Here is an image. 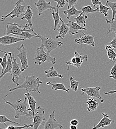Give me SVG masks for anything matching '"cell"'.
I'll return each mask as SVG.
<instances>
[{"label": "cell", "mask_w": 116, "mask_h": 129, "mask_svg": "<svg viewBox=\"0 0 116 129\" xmlns=\"http://www.w3.org/2000/svg\"><path fill=\"white\" fill-rule=\"evenodd\" d=\"M42 84V82L40 81V78H36L34 76L31 75V76H26L25 77V81L21 84H19L16 87L12 88L8 86L9 91L10 93L6 94L5 97H7L13 91L19 89H25L27 92H30L31 91L37 92L38 93L40 94L41 92L39 90V87L40 85Z\"/></svg>", "instance_id": "cell-1"}, {"label": "cell", "mask_w": 116, "mask_h": 129, "mask_svg": "<svg viewBox=\"0 0 116 129\" xmlns=\"http://www.w3.org/2000/svg\"><path fill=\"white\" fill-rule=\"evenodd\" d=\"M5 102L11 106L13 109H14L16 115L15 118L16 119H18L21 116H26L29 117L30 120H32L33 118V114L31 111H29L27 107L29 106L28 102H27V98L25 97L24 101H22L21 99H18L17 102L16 103H13L11 102L8 101L5 99L4 97H3Z\"/></svg>", "instance_id": "cell-2"}, {"label": "cell", "mask_w": 116, "mask_h": 129, "mask_svg": "<svg viewBox=\"0 0 116 129\" xmlns=\"http://www.w3.org/2000/svg\"><path fill=\"white\" fill-rule=\"evenodd\" d=\"M34 61L35 64L38 65H41L45 62H50L54 64L56 63V58L51 57L50 54L46 52L44 47L41 46L36 49Z\"/></svg>", "instance_id": "cell-3"}, {"label": "cell", "mask_w": 116, "mask_h": 129, "mask_svg": "<svg viewBox=\"0 0 116 129\" xmlns=\"http://www.w3.org/2000/svg\"><path fill=\"white\" fill-rule=\"evenodd\" d=\"M38 36L41 40V46L46 48L47 50V53L49 54L52 51L58 48H61L63 45V42L55 40L51 37H46L42 36L40 33L38 34Z\"/></svg>", "instance_id": "cell-4"}, {"label": "cell", "mask_w": 116, "mask_h": 129, "mask_svg": "<svg viewBox=\"0 0 116 129\" xmlns=\"http://www.w3.org/2000/svg\"><path fill=\"white\" fill-rule=\"evenodd\" d=\"M5 27L6 34L8 35L13 34L20 36L22 32L25 31L32 32L34 35L36 33L34 31V28L28 27L27 24H26L25 26L21 27L16 23H8L5 24Z\"/></svg>", "instance_id": "cell-5"}, {"label": "cell", "mask_w": 116, "mask_h": 129, "mask_svg": "<svg viewBox=\"0 0 116 129\" xmlns=\"http://www.w3.org/2000/svg\"><path fill=\"white\" fill-rule=\"evenodd\" d=\"M9 56H11L12 64H13V68L12 71V81L15 83L17 86L19 85L18 81L22 78V71L20 66L17 62V59L15 58V55L11 52H8Z\"/></svg>", "instance_id": "cell-6"}, {"label": "cell", "mask_w": 116, "mask_h": 129, "mask_svg": "<svg viewBox=\"0 0 116 129\" xmlns=\"http://www.w3.org/2000/svg\"><path fill=\"white\" fill-rule=\"evenodd\" d=\"M33 122V129H38L40 125H42L43 122L45 120V110L41 106H39L37 108V111L32 119Z\"/></svg>", "instance_id": "cell-7"}, {"label": "cell", "mask_w": 116, "mask_h": 129, "mask_svg": "<svg viewBox=\"0 0 116 129\" xmlns=\"http://www.w3.org/2000/svg\"><path fill=\"white\" fill-rule=\"evenodd\" d=\"M88 58V57L87 55H82L78 53L77 51H75L74 52V57H72L71 59V60H70L69 61L66 62V64L68 65V68L67 69V71L69 70V66L70 65L73 66L74 67H75L77 68H80L82 64L83 63L84 60L87 61Z\"/></svg>", "instance_id": "cell-8"}, {"label": "cell", "mask_w": 116, "mask_h": 129, "mask_svg": "<svg viewBox=\"0 0 116 129\" xmlns=\"http://www.w3.org/2000/svg\"><path fill=\"white\" fill-rule=\"evenodd\" d=\"M17 49L19 51V53L17 55V56L20 61L21 64V70L22 72H23L29 68L27 58V51L23 44H22Z\"/></svg>", "instance_id": "cell-9"}, {"label": "cell", "mask_w": 116, "mask_h": 129, "mask_svg": "<svg viewBox=\"0 0 116 129\" xmlns=\"http://www.w3.org/2000/svg\"><path fill=\"white\" fill-rule=\"evenodd\" d=\"M82 91L83 93L82 95L86 94L88 96L92 97V98H96L99 99L101 103L104 102V98L101 96L100 94L101 87L100 86H96L95 87H87L85 88H82Z\"/></svg>", "instance_id": "cell-10"}, {"label": "cell", "mask_w": 116, "mask_h": 129, "mask_svg": "<svg viewBox=\"0 0 116 129\" xmlns=\"http://www.w3.org/2000/svg\"><path fill=\"white\" fill-rule=\"evenodd\" d=\"M55 110L49 115L48 119L42 125L44 126V129H55L59 128L63 129L64 127L60 124L55 117Z\"/></svg>", "instance_id": "cell-11"}, {"label": "cell", "mask_w": 116, "mask_h": 129, "mask_svg": "<svg viewBox=\"0 0 116 129\" xmlns=\"http://www.w3.org/2000/svg\"><path fill=\"white\" fill-rule=\"evenodd\" d=\"M25 6L21 5V4L15 6V8L11 13L6 16H2L1 19V21H4L8 17H10L12 18H14L16 17H19L20 16L23 15V13H25Z\"/></svg>", "instance_id": "cell-12"}, {"label": "cell", "mask_w": 116, "mask_h": 129, "mask_svg": "<svg viewBox=\"0 0 116 129\" xmlns=\"http://www.w3.org/2000/svg\"><path fill=\"white\" fill-rule=\"evenodd\" d=\"M36 9L38 11V16H41L44 12L47 10H55L56 8L51 5V2H47L46 0H38V1L34 4Z\"/></svg>", "instance_id": "cell-13"}, {"label": "cell", "mask_w": 116, "mask_h": 129, "mask_svg": "<svg viewBox=\"0 0 116 129\" xmlns=\"http://www.w3.org/2000/svg\"><path fill=\"white\" fill-rule=\"evenodd\" d=\"M83 35L81 36L80 38L75 39V42L78 44H84L90 45L92 47H94L95 43L94 41V36L90 35H87L84 32H82Z\"/></svg>", "instance_id": "cell-14"}, {"label": "cell", "mask_w": 116, "mask_h": 129, "mask_svg": "<svg viewBox=\"0 0 116 129\" xmlns=\"http://www.w3.org/2000/svg\"><path fill=\"white\" fill-rule=\"evenodd\" d=\"M23 38H17L10 35H5L0 37V44L3 45H11L16 43L25 41Z\"/></svg>", "instance_id": "cell-15"}, {"label": "cell", "mask_w": 116, "mask_h": 129, "mask_svg": "<svg viewBox=\"0 0 116 129\" xmlns=\"http://www.w3.org/2000/svg\"><path fill=\"white\" fill-rule=\"evenodd\" d=\"M103 117L100 120L97 125L94 126L92 129H99L100 128H104L106 126H108L111 125L112 122H115V121L111 120L108 114L105 113H102Z\"/></svg>", "instance_id": "cell-16"}, {"label": "cell", "mask_w": 116, "mask_h": 129, "mask_svg": "<svg viewBox=\"0 0 116 129\" xmlns=\"http://www.w3.org/2000/svg\"><path fill=\"white\" fill-rule=\"evenodd\" d=\"M66 24L69 27V35H76L79 33V31L81 30H87L86 28L81 26L76 22L71 21V20H69L68 23Z\"/></svg>", "instance_id": "cell-17"}, {"label": "cell", "mask_w": 116, "mask_h": 129, "mask_svg": "<svg viewBox=\"0 0 116 129\" xmlns=\"http://www.w3.org/2000/svg\"><path fill=\"white\" fill-rule=\"evenodd\" d=\"M33 13L32 10V8L30 6H27L26 8V10L24 14L21 17V20L26 19L28 22L27 26L30 28H33V24L32 22V18L33 16Z\"/></svg>", "instance_id": "cell-18"}, {"label": "cell", "mask_w": 116, "mask_h": 129, "mask_svg": "<svg viewBox=\"0 0 116 129\" xmlns=\"http://www.w3.org/2000/svg\"><path fill=\"white\" fill-rule=\"evenodd\" d=\"M60 20L62 22V24L58 27L59 33L56 36V39H63L65 37L67 33L69 32V27L67 26V24L63 21V20H62L61 18H60Z\"/></svg>", "instance_id": "cell-19"}, {"label": "cell", "mask_w": 116, "mask_h": 129, "mask_svg": "<svg viewBox=\"0 0 116 129\" xmlns=\"http://www.w3.org/2000/svg\"><path fill=\"white\" fill-rule=\"evenodd\" d=\"M25 96L27 98L28 102L29 104V107L30 108L28 109L29 111H31L33 114V116L35 114V111L36 109V101L34 99L31 93L29 92H27L25 93Z\"/></svg>", "instance_id": "cell-20"}, {"label": "cell", "mask_w": 116, "mask_h": 129, "mask_svg": "<svg viewBox=\"0 0 116 129\" xmlns=\"http://www.w3.org/2000/svg\"><path fill=\"white\" fill-rule=\"evenodd\" d=\"M86 104L88 105L87 110L89 112H93L95 111L99 106L97 100L93 97L92 98H88V100L86 101Z\"/></svg>", "instance_id": "cell-21"}, {"label": "cell", "mask_w": 116, "mask_h": 129, "mask_svg": "<svg viewBox=\"0 0 116 129\" xmlns=\"http://www.w3.org/2000/svg\"><path fill=\"white\" fill-rule=\"evenodd\" d=\"M63 13L65 15L67 19H69V18L72 16H78L80 15L81 14L83 13L82 11H79L75 7L73 6L72 7H71L70 9H67L66 11H64L63 12Z\"/></svg>", "instance_id": "cell-22"}, {"label": "cell", "mask_w": 116, "mask_h": 129, "mask_svg": "<svg viewBox=\"0 0 116 129\" xmlns=\"http://www.w3.org/2000/svg\"><path fill=\"white\" fill-rule=\"evenodd\" d=\"M45 73L46 74L45 78H63L64 76L58 74L57 70H55L54 67H52L50 69L46 70L45 71Z\"/></svg>", "instance_id": "cell-23"}, {"label": "cell", "mask_w": 116, "mask_h": 129, "mask_svg": "<svg viewBox=\"0 0 116 129\" xmlns=\"http://www.w3.org/2000/svg\"><path fill=\"white\" fill-rule=\"evenodd\" d=\"M47 85H49L52 86V89L54 90H62L65 91L67 93H69V90L70 89H66V86L63 83H52L50 82H47L46 83Z\"/></svg>", "instance_id": "cell-24"}, {"label": "cell", "mask_w": 116, "mask_h": 129, "mask_svg": "<svg viewBox=\"0 0 116 129\" xmlns=\"http://www.w3.org/2000/svg\"><path fill=\"white\" fill-rule=\"evenodd\" d=\"M105 49L107 51L108 57L110 60V62L115 63L116 61V53L113 50V48L111 45H106Z\"/></svg>", "instance_id": "cell-25"}, {"label": "cell", "mask_w": 116, "mask_h": 129, "mask_svg": "<svg viewBox=\"0 0 116 129\" xmlns=\"http://www.w3.org/2000/svg\"><path fill=\"white\" fill-rule=\"evenodd\" d=\"M59 8H57V11H56V9L55 10H52V12L51 13L53 18L54 19V30H55L57 28L60 21V17L59 16Z\"/></svg>", "instance_id": "cell-26"}, {"label": "cell", "mask_w": 116, "mask_h": 129, "mask_svg": "<svg viewBox=\"0 0 116 129\" xmlns=\"http://www.w3.org/2000/svg\"><path fill=\"white\" fill-rule=\"evenodd\" d=\"M12 68H13V64H12V61L11 59V57L10 56H9V57L8 59V65L6 69L4 70L3 73L1 74L0 76V81L3 78V77L7 73H10L11 74H12Z\"/></svg>", "instance_id": "cell-27"}, {"label": "cell", "mask_w": 116, "mask_h": 129, "mask_svg": "<svg viewBox=\"0 0 116 129\" xmlns=\"http://www.w3.org/2000/svg\"><path fill=\"white\" fill-rule=\"evenodd\" d=\"M88 18V16L85 15L83 13L81 14L80 15L77 16L76 17H74V19L75 20L76 22L79 25H83V26H86V20Z\"/></svg>", "instance_id": "cell-28"}, {"label": "cell", "mask_w": 116, "mask_h": 129, "mask_svg": "<svg viewBox=\"0 0 116 129\" xmlns=\"http://www.w3.org/2000/svg\"><path fill=\"white\" fill-rule=\"evenodd\" d=\"M106 22L108 24L110 25L109 29L108 30L107 33H110L112 32H114L116 34V18H115L113 20H109L106 19Z\"/></svg>", "instance_id": "cell-29"}, {"label": "cell", "mask_w": 116, "mask_h": 129, "mask_svg": "<svg viewBox=\"0 0 116 129\" xmlns=\"http://www.w3.org/2000/svg\"><path fill=\"white\" fill-rule=\"evenodd\" d=\"M81 11L83 14H93L99 12V9L98 7H97L96 9H94L90 5H89L82 8L81 9Z\"/></svg>", "instance_id": "cell-30"}, {"label": "cell", "mask_w": 116, "mask_h": 129, "mask_svg": "<svg viewBox=\"0 0 116 129\" xmlns=\"http://www.w3.org/2000/svg\"><path fill=\"white\" fill-rule=\"evenodd\" d=\"M106 4L108 7H109L112 10L113 12L112 20L114 19L115 18V16L116 15V2H112L108 0L107 1Z\"/></svg>", "instance_id": "cell-31"}, {"label": "cell", "mask_w": 116, "mask_h": 129, "mask_svg": "<svg viewBox=\"0 0 116 129\" xmlns=\"http://www.w3.org/2000/svg\"><path fill=\"white\" fill-rule=\"evenodd\" d=\"M6 123H13L14 124H17V125H24L18 123L17 122L11 120L10 119L8 118L6 116H5L4 115H0V123L4 124L5 125V126L7 127V125L6 124Z\"/></svg>", "instance_id": "cell-32"}, {"label": "cell", "mask_w": 116, "mask_h": 129, "mask_svg": "<svg viewBox=\"0 0 116 129\" xmlns=\"http://www.w3.org/2000/svg\"><path fill=\"white\" fill-rule=\"evenodd\" d=\"M70 89H72L74 91H77L78 90L79 82L76 81L73 77H70Z\"/></svg>", "instance_id": "cell-33"}, {"label": "cell", "mask_w": 116, "mask_h": 129, "mask_svg": "<svg viewBox=\"0 0 116 129\" xmlns=\"http://www.w3.org/2000/svg\"><path fill=\"white\" fill-rule=\"evenodd\" d=\"M99 9V12L101 14H102L105 17L109 16L108 11L110 10V8L109 7H106L103 5H101L97 7Z\"/></svg>", "instance_id": "cell-34"}, {"label": "cell", "mask_w": 116, "mask_h": 129, "mask_svg": "<svg viewBox=\"0 0 116 129\" xmlns=\"http://www.w3.org/2000/svg\"><path fill=\"white\" fill-rule=\"evenodd\" d=\"M30 31H23L22 32V33L20 34V37H22L23 38L26 39H30L31 38L33 37H37L38 38V36H36L35 35H32L31 34Z\"/></svg>", "instance_id": "cell-35"}, {"label": "cell", "mask_w": 116, "mask_h": 129, "mask_svg": "<svg viewBox=\"0 0 116 129\" xmlns=\"http://www.w3.org/2000/svg\"><path fill=\"white\" fill-rule=\"evenodd\" d=\"M8 52L7 53H5V55H4V57H3V60L2 63H1V66L2 67V72L1 74L3 73V72L4 71V70L6 69V68L7 67L8 65V59H7V56L8 55Z\"/></svg>", "instance_id": "cell-36"}, {"label": "cell", "mask_w": 116, "mask_h": 129, "mask_svg": "<svg viewBox=\"0 0 116 129\" xmlns=\"http://www.w3.org/2000/svg\"><path fill=\"white\" fill-rule=\"evenodd\" d=\"M54 2L57 3V5L56 6L57 8H63L65 5L66 0H54Z\"/></svg>", "instance_id": "cell-37"}, {"label": "cell", "mask_w": 116, "mask_h": 129, "mask_svg": "<svg viewBox=\"0 0 116 129\" xmlns=\"http://www.w3.org/2000/svg\"><path fill=\"white\" fill-rule=\"evenodd\" d=\"M110 78L116 80V63H115L111 70L110 71Z\"/></svg>", "instance_id": "cell-38"}, {"label": "cell", "mask_w": 116, "mask_h": 129, "mask_svg": "<svg viewBox=\"0 0 116 129\" xmlns=\"http://www.w3.org/2000/svg\"><path fill=\"white\" fill-rule=\"evenodd\" d=\"M66 2L68 4L67 9H69L75 4H76L78 2V0H66Z\"/></svg>", "instance_id": "cell-39"}, {"label": "cell", "mask_w": 116, "mask_h": 129, "mask_svg": "<svg viewBox=\"0 0 116 129\" xmlns=\"http://www.w3.org/2000/svg\"><path fill=\"white\" fill-rule=\"evenodd\" d=\"M91 2L94 7L100 6L102 4L100 0H91Z\"/></svg>", "instance_id": "cell-40"}, {"label": "cell", "mask_w": 116, "mask_h": 129, "mask_svg": "<svg viewBox=\"0 0 116 129\" xmlns=\"http://www.w3.org/2000/svg\"><path fill=\"white\" fill-rule=\"evenodd\" d=\"M110 45L112 46V47L113 48H116V34L115 37L112 40V41L110 43Z\"/></svg>", "instance_id": "cell-41"}, {"label": "cell", "mask_w": 116, "mask_h": 129, "mask_svg": "<svg viewBox=\"0 0 116 129\" xmlns=\"http://www.w3.org/2000/svg\"><path fill=\"white\" fill-rule=\"evenodd\" d=\"M79 122L76 119H72L70 122V125H74V126H77L79 124Z\"/></svg>", "instance_id": "cell-42"}, {"label": "cell", "mask_w": 116, "mask_h": 129, "mask_svg": "<svg viewBox=\"0 0 116 129\" xmlns=\"http://www.w3.org/2000/svg\"><path fill=\"white\" fill-rule=\"evenodd\" d=\"M114 93H116V90H111V91H110L104 92V94H105V95L112 94H114Z\"/></svg>", "instance_id": "cell-43"}, {"label": "cell", "mask_w": 116, "mask_h": 129, "mask_svg": "<svg viewBox=\"0 0 116 129\" xmlns=\"http://www.w3.org/2000/svg\"><path fill=\"white\" fill-rule=\"evenodd\" d=\"M0 129H3L2 128H0ZM5 129H15V126L13 125H10L7 127V128Z\"/></svg>", "instance_id": "cell-44"}, {"label": "cell", "mask_w": 116, "mask_h": 129, "mask_svg": "<svg viewBox=\"0 0 116 129\" xmlns=\"http://www.w3.org/2000/svg\"><path fill=\"white\" fill-rule=\"evenodd\" d=\"M24 0H18V1H17V3L15 4V6H17V5H18L19 4H21V3L24 2Z\"/></svg>", "instance_id": "cell-45"}, {"label": "cell", "mask_w": 116, "mask_h": 129, "mask_svg": "<svg viewBox=\"0 0 116 129\" xmlns=\"http://www.w3.org/2000/svg\"><path fill=\"white\" fill-rule=\"evenodd\" d=\"M69 129H78V128H77L76 126H74V125H70V127H69Z\"/></svg>", "instance_id": "cell-46"}, {"label": "cell", "mask_w": 116, "mask_h": 129, "mask_svg": "<svg viewBox=\"0 0 116 129\" xmlns=\"http://www.w3.org/2000/svg\"><path fill=\"white\" fill-rule=\"evenodd\" d=\"M3 58L0 57V64H1V63H2V62H3Z\"/></svg>", "instance_id": "cell-47"}, {"label": "cell", "mask_w": 116, "mask_h": 129, "mask_svg": "<svg viewBox=\"0 0 116 129\" xmlns=\"http://www.w3.org/2000/svg\"><path fill=\"white\" fill-rule=\"evenodd\" d=\"M0 52H2V53H7V52H6V51H3V50H0Z\"/></svg>", "instance_id": "cell-48"}]
</instances>
